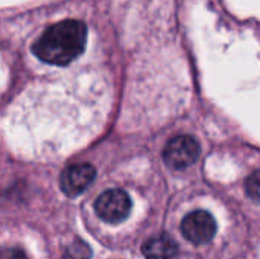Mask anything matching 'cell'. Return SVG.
I'll list each match as a JSON object with an SVG mask.
<instances>
[{"mask_svg":"<svg viewBox=\"0 0 260 259\" xmlns=\"http://www.w3.org/2000/svg\"><path fill=\"white\" fill-rule=\"evenodd\" d=\"M0 259H27L20 249H5L0 252Z\"/></svg>","mask_w":260,"mask_h":259,"instance_id":"cell-9","label":"cell"},{"mask_svg":"<svg viewBox=\"0 0 260 259\" xmlns=\"http://www.w3.org/2000/svg\"><path fill=\"white\" fill-rule=\"evenodd\" d=\"M131 198L122 189H108L102 192L96 203L94 209L98 217L105 223H120L131 212Z\"/></svg>","mask_w":260,"mask_h":259,"instance_id":"cell-3","label":"cell"},{"mask_svg":"<svg viewBox=\"0 0 260 259\" xmlns=\"http://www.w3.org/2000/svg\"><path fill=\"white\" fill-rule=\"evenodd\" d=\"M245 192L251 200H254L256 203H260V169L254 171L251 176L247 177V180H245Z\"/></svg>","mask_w":260,"mask_h":259,"instance_id":"cell-7","label":"cell"},{"mask_svg":"<svg viewBox=\"0 0 260 259\" xmlns=\"http://www.w3.org/2000/svg\"><path fill=\"white\" fill-rule=\"evenodd\" d=\"M142 252L146 259H174L178 253V246L169 235L163 234L149 238L143 244Z\"/></svg>","mask_w":260,"mask_h":259,"instance_id":"cell-6","label":"cell"},{"mask_svg":"<svg viewBox=\"0 0 260 259\" xmlns=\"http://www.w3.org/2000/svg\"><path fill=\"white\" fill-rule=\"evenodd\" d=\"M201 148L195 137L187 134H180L172 137L165 150H163V159L166 165L172 169H184L190 165H193L200 157Z\"/></svg>","mask_w":260,"mask_h":259,"instance_id":"cell-2","label":"cell"},{"mask_svg":"<svg viewBox=\"0 0 260 259\" xmlns=\"http://www.w3.org/2000/svg\"><path fill=\"white\" fill-rule=\"evenodd\" d=\"M90 255H91L90 247L79 240L75 244H72L69 249V258L70 259H88Z\"/></svg>","mask_w":260,"mask_h":259,"instance_id":"cell-8","label":"cell"},{"mask_svg":"<svg viewBox=\"0 0 260 259\" xmlns=\"http://www.w3.org/2000/svg\"><path fill=\"white\" fill-rule=\"evenodd\" d=\"M87 26L81 20H62L49 26L35 41L32 50L44 63L67 66L85 49Z\"/></svg>","mask_w":260,"mask_h":259,"instance_id":"cell-1","label":"cell"},{"mask_svg":"<svg viewBox=\"0 0 260 259\" xmlns=\"http://www.w3.org/2000/svg\"><path fill=\"white\" fill-rule=\"evenodd\" d=\"M96 177V169L90 163H76L69 166L61 176V189L69 197H76L85 191Z\"/></svg>","mask_w":260,"mask_h":259,"instance_id":"cell-5","label":"cell"},{"mask_svg":"<svg viewBox=\"0 0 260 259\" xmlns=\"http://www.w3.org/2000/svg\"><path fill=\"white\" fill-rule=\"evenodd\" d=\"M181 232L192 244L203 246L213 240L216 234V221L206 211H193L184 217L181 223Z\"/></svg>","mask_w":260,"mask_h":259,"instance_id":"cell-4","label":"cell"}]
</instances>
